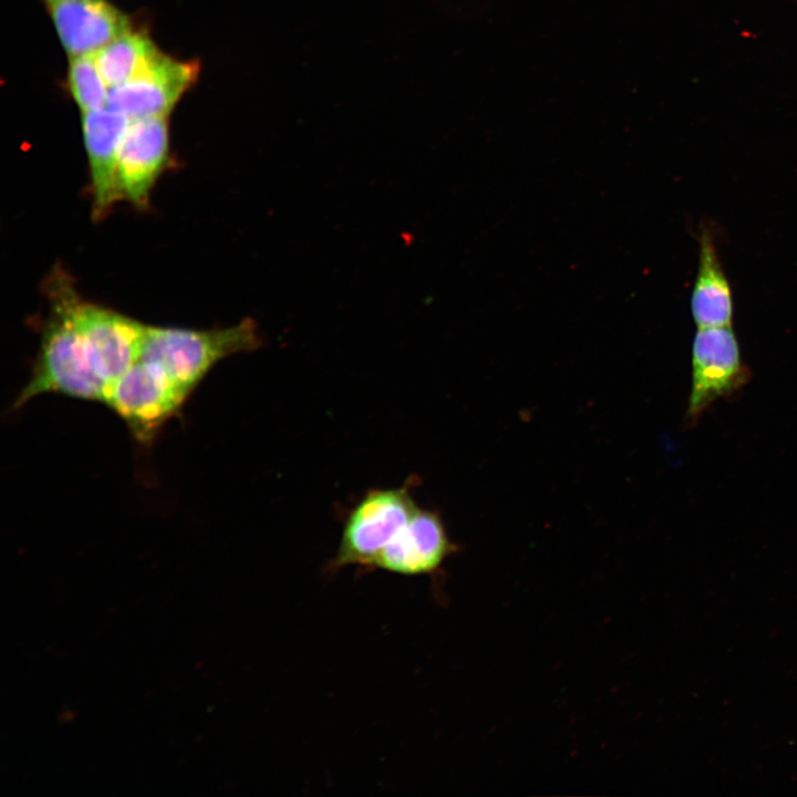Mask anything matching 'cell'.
Here are the masks:
<instances>
[{
	"mask_svg": "<svg viewBox=\"0 0 797 797\" xmlns=\"http://www.w3.org/2000/svg\"><path fill=\"white\" fill-rule=\"evenodd\" d=\"M68 282H52V312L43 329L31 376L14 407L45 393L106 402L108 387L97 374L68 304Z\"/></svg>",
	"mask_w": 797,
	"mask_h": 797,
	"instance_id": "6da1fadb",
	"label": "cell"
},
{
	"mask_svg": "<svg viewBox=\"0 0 797 797\" xmlns=\"http://www.w3.org/2000/svg\"><path fill=\"white\" fill-rule=\"evenodd\" d=\"M262 345L256 321L219 329L146 327L138 359L158 366L187 395L221 360Z\"/></svg>",
	"mask_w": 797,
	"mask_h": 797,
	"instance_id": "7a4b0ae2",
	"label": "cell"
},
{
	"mask_svg": "<svg viewBox=\"0 0 797 797\" xmlns=\"http://www.w3.org/2000/svg\"><path fill=\"white\" fill-rule=\"evenodd\" d=\"M407 480L396 488H372L348 511L335 556L329 572L345 567L372 570L373 565L418 505Z\"/></svg>",
	"mask_w": 797,
	"mask_h": 797,
	"instance_id": "3957f363",
	"label": "cell"
},
{
	"mask_svg": "<svg viewBox=\"0 0 797 797\" xmlns=\"http://www.w3.org/2000/svg\"><path fill=\"white\" fill-rule=\"evenodd\" d=\"M68 304L91 361L108 387L138 360L146 325L113 310L80 301L70 287Z\"/></svg>",
	"mask_w": 797,
	"mask_h": 797,
	"instance_id": "277c9868",
	"label": "cell"
},
{
	"mask_svg": "<svg viewBox=\"0 0 797 797\" xmlns=\"http://www.w3.org/2000/svg\"><path fill=\"white\" fill-rule=\"evenodd\" d=\"M749 377L751 371L742 362L732 324L697 328L692 348V386L686 424L695 425L717 398L733 395Z\"/></svg>",
	"mask_w": 797,
	"mask_h": 797,
	"instance_id": "5b68a950",
	"label": "cell"
},
{
	"mask_svg": "<svg viewBox=\"0 0 797 797\" xmlns=\"http://www.w3.org/2000/svg\"><path fill=\"white\" fill-rule=\"evenodd\" d=\"M188 395L154 363L138 359L111 387L107 404L133 435L149 442Z\"/></svg>",
	"mask_w": 797,
	"mask_h": 797,
	"instance_id": "8992f818",
	"label": "cell"
},
{
	"mask_svg": "<svg viewBox=\"0 0 797 797\" xmlns=\"http://www.w3.org/2000/svg\"><path fill=\"white\" fill-rule=\"evenodd\" d=\"M199 64L161 52L130 81L110 90L107 106L130 120L167 116L197 80Z\"/></svg>",
	"mask_w": 797,
	"mask_h": 797,
	"instance_id": "52a82bcc",
	"label": "cell"
},
{
	"mask_svg": "<svg viewBox=\"0 0 797 797\" xmlns=\"http://www.w3.org/2000/svg\"><path fill=\"white\" fill-rule=\"evenodd\" d=\"M168 153L167 116L130 120L117 159V182L122 198L138 207L146 206L151 190L167 164Z\"/></svg>",
	"mask_w": 797,
	"mask_h": 797,
	"instance_id": "ba28073f",
	"label": "cell"
},
{
	"mask_svg": "<svg viewBox=\"0 0 797 797\" xmlns=\"http://www.w3.org/2000/svg\"><path fill=\"white\" fill-rule=\"evenodd\" d=\"M458 551L441 515L432 509L414 511L376 558L373 569L402 576L435 575Z\"/></svg>",
	"mask_w": 797,
	"mask_h": 797,
	"instance_id": "9c48e42d",
	"label": "cell"
},
{
	"mask_svg": "<svg viewBox=\"0 0 797 797\" xmlns=\"http://www.w3.org/2000/svg\"><path fill=\"white\" fill-rule=\"evenodd\" d=\"M70 56L94 53L132 30L128 17L107 0H43Z\"/></svg>",
	"mask_w": 797,
	"mask_h": 797,
	"instance_id": "30bf717a",
	"label": "cell"
},
{
	"mask_svg": "<svg viewBox=\"0 0 797 797\" xmlns=\"http://www.w3.org/2000/svg\"><path fill=\"white\" fill-rule=\"evenodd\" d=\"M130 118L108 106L82 112V131L93 190V215L105 216L122 199L117 182L121 141Z\"/></svg>",
	"mask_w": 797,
	"mask_h": 797,
	"instance_id": "8fae6325",
	"label": "cell"
},
{
	"mask_svg": "<svg viewBox=\"0 0 797 797\" xmlns=\"http://www.w3.org/2000/svg\"><path fill=\"white\" fill-rule=\"evenodd\" d=\"M698 234V266L691 296L693 320L697 328L729 325L733 296L718 256L715 230L703 222Z\"/></svg>",
	"mask_w": 797,
	"mask_h": 797,
	"instance_id": "7c38bea8",
	"label": "cell"
},
{
	"mask_svg": "<svg viewBox=\"0 0 797 797\" xmlns=\"http://www.w3.org/2000/svg\"><path fill=\"white\" fill-rule=\"evenodd\" d=\"M159 53L147 35L130 30L99 49L94 55L97 70L111 90L133 79Z\"/></svg>",
	"mask_w": 797,
	"mask_h": 797,
	"instance_id": "4fadbf2b",
	"label": "cell"
},
{
	"mask_svg": "<svg viewBox=\"0 0 797 797\" xmlns=\"http://www.w3.org/2000/svg\"><path fill=\"white\" fill-rule=\"evenodd\" d=\"M68 83L82 112L107 106L110 87L97 70L94 53L70 56Z\"/></svg>",
	"mask_w": 797,
	"mask_h": 797,
	"instance_id": "5bb4252c",
	"label": "cell"
}]
</instances>
